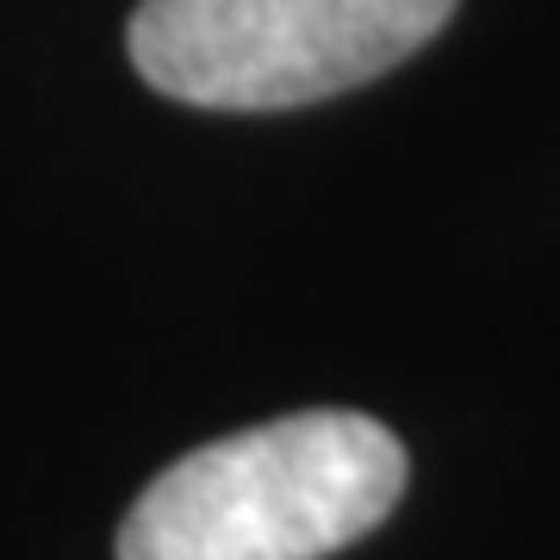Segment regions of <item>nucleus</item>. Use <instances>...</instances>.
<instances>
[{
	"label": "nucleus",
	"instance_id": "obj_1",
	"mask_svg": "<svg viewBox=\"0 0 560 560\" xmlns=\"http://www.w3.org/2000/svg\"><path fill=\"white\" fill-rule=\"evenodd\" d=\"M405 474V442L361 411L231 430L143 486L119 560H324L393 517Z\"/></svg>",
	"mask_w": 560,
	"mask_h": 560
},
{
	"label": "nucleus",
	"instance_id": "obj_2",
	"mask_svg": "<svg viewBox=\"0 0 560 560\" xmlns=\"http://www.w3.org/2000/svg\"><path fill=\"white\" fill-rule=\"evenodd\" d=\"M460 0H143L131 62L168 101L287 113L418 57Z\"/></svg>",
	"mask_w": 560,
	"mask_h": 560
}]
</instances>
